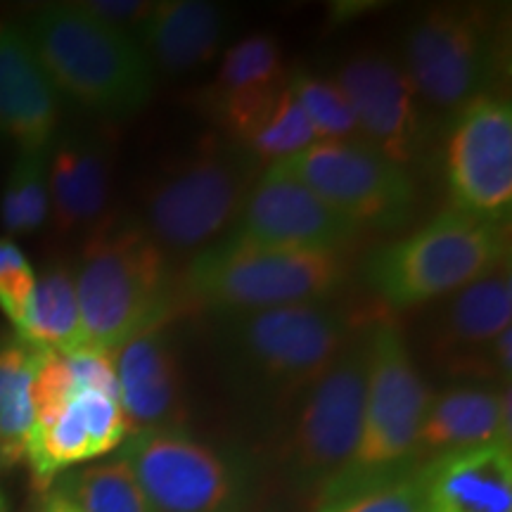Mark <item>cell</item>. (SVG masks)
Segmentation results:
<instances>
[{"label": "cell", "instance_id": "cell-5", "mask_svg": "<svg viewBox=\"0 0 512 512\" xmlns=\"http://www.w3.org/2000/svg\"><path fill=\"white\" fill-rule=\"evenodd\" d=\"M264 166L245 147L207 138L150 178L143 228L169 256H195L233 233Z\"/></svg>", "mask_w": 512, "mask_h": 512}, {"label": "cell", "instance_id": "cell-28", "mask_svg": "<svg viewBox=\"0 0 512 512\" xmlns=\"http://www.w3.org/2000/svg\"><path fill=\"white\" fill-rule=\"evenodd\" d=\"M287 88L304 110L306 119L311 121L316 140H363L361 126L347 95L335 81L306 72V69H294V72H287Z\"/></svg>", "mask_w": 512, "mask_h": 512}, {"label": "cell", "instance_id": "cell-4", "mask_svg": "<svg viewBox=\"0 0 512 512\" xmlns=\"http://www.w3.org/2000/svg\"><path fill=\"white\" fill-rule=\"evenodd\" d=\"M24 31L55 91L86 110L128 117L150 100L155 69L140 43L79 3L43 5Z\"/></svg>", "mask_w": 512, "mask_h": 512}, {"label": "cell", "instance_id": "cell-15", "mask_svg": "<svg viewBox=\"0 0 512 512\" xmlns=\"http://www.w3.org/2000/svg\"><path fill=\"white\" fill-rule=\"evenodd\" d=\"M363 228L332 209L297 178L268 166L249 192L233 233L261 245L349 252Z\"/></svg>", "mask_w": 512, "mask_h": 512}, {"label": "cell", "instance_id": "cell-7", "mask_svg": "<svg viewBox=\"0 0 512 512\" xmlns=\"http://www.w3.org/2000/svg\"><path fill=\"white\" fill-rule=\"evenodd\" d=\"M430 396L399 323L375 320L370 325L361 437L342 475L325 486L323 494L415 470V441Z\"/></svg>", "mask_w": 512, "mask_h": 512}, {"label": "cell", "instance_id": "cell-1", "mask_svg": "<svg viewBox=\"0 0 512 512\" xmlns=\"http://www.w3.org/2000/svg\"><path fill=\"white\" fill-rule=\"evenodd\" d=\"M361 325L332 302L226 316L221 361L235 387L268 403L304 396L332 368Z\"/></svg>", "mask_w": 512, "mask_h": 512}, {"label": "cell", "instance_id": "cell-23", "mask_svg": "<svg viewBox=\"0 0 512 512\" xmlns=\"http://www.w3.org/2000/svg\"><path fill=\"white\" fill-rule=\"evenodd\" d=\"M228 34V15L207 0H164L155 3L138 34L152 69L181 76L202 69L219 55Z\"/></svg>", "mask_w": 512, "mask_h": 512}, {"label": "cell", "instance_id": "cell-22", "mask_svg": "<svg viewBox=\"0 0 512 512\" xmlns=\"http://www.w3.org/2000/svg\"><path fill=\"white\" fill-rule=\"evenodd\" d=\"M425 512H512V448L489 444L418 467Z\"/></svg>", "mask_w": 512, "mask_h": 512}, {"label": "cell", "instance_id": "cell-35", "mask_svg": "<svg viewBox=\"0 0 512 512\" xmlns=\"http://www.w3.org/2000/svg\"><path fill=\"white\" fill-rule=\"evenodd\" d=\"M38 512H46V510H43V505H41V508H38Z\"/></svg>", "mask_w": 512, "mask_h": 512}, {"label": "cell", "instance_id": "cell-11", "mask_svg": "<svg viewBox=\"0 0 512 512\" xmlns=\"http://www.w3.org/2000/svg\"><path fill=\"white\" fill-rule=\"evenodd\" d=\"M510 261L446 297L427 328L432 366L448 377L505 380L512 373Z\"/></svg>", "mask_w": 512, "mask_h": 512}, {"label": "cell", "instance_id": "cell-30", "mask_svg": "<svg viewBox=\"0 0 512 512\" xmlns=\"http://www.w3.org/2000/svg\"><path fill=\"white\" fill-rule=\"evenodd\" d=\"M316 512H425L418 467L320 496Z\"/></svg>", "mask_w": 512, "mask_h": 512}, {"label": "cell", "instance_id": "cell-14", "mask_svg": "<svg viewBox=\"0 0 512 512\" xmlns=\"http://www.w3.org/2000/svg\"><path fill=\"white\" fill-rule=\"evenodd\" d=\"M335 83L347 95L363 140L408 169L420 157L427 131L422 102L401 62L384 53H358L339 67Z\"/></svg>", "mask_w": 512, "mask_h": 512}, {"label": "cell", "instance_id": "cell-25", "mask_svg": "<svg viewBox=\"0 0 512 512\" xmlns=\"http://www.w3.org/2000/svg\"><path fill=\"white\" fill-rule=\"evenodd\" d=\"M38 349L17 335L0 339V467L10 470L27 458L36 413L31 401Z\"/></svg>", "mask_w": 512, "mask_h": 512}, {"label": "cell", "instance_id": "cell-2", "mask_svg": "<svg viewBox=\"0 0 512 512\" xmlns=\"http://www.w3.org/2000/svg\"><path fill=\"white\" fill-rule=\"evenodd\" d=\"M86 344L114 351L181 309L171 259L138 223H100L74 271Z\"/></svg>", "mask_w": 512, "mask_h": 512}, {"label": "cell", "instance_id": "cell-12", "mask_svg": "<svg viewBox=\"0 0 512 512\" xmlns=\"http://www.w3.org/2000/svg\"><path fill=\"white\" fill-rule=\"evenodd\" d=\"M152 512H238V470L219 451L176 430H145L121 444Z\"/></svg>", "mask_w": 512, "mask_h": 512}, {"label": "cell", "instance_id": "cell-19", "mask_svg": "<svg viewBox=\"0 0 512 512\" xmlns=\"http://www.w3.org/2000/svg\"><path fill=\"white\" fill-rule=\"evenodd\" d=\"M119 403L128 437L145 430H176L183 415L181 363L164 328L143 332L114 349Z\"/></svg>", "mask_w": 512, "mask_h": 512}, {"label": "cell", "instance_id": "cell-9", "mask_svg": "<svg viewBox=\"0 0 512 512\" xmlns=\"http://www.w3.org/2000/svg\"><path fill=\"white\" fill-rule=\"evenodd\" d=\"M370 325H361L332 368L302 396L285 444L287 470L304 489H323L342 475L361 437L366 408Z\"/></svg>", "mask_w": 512, "mask_h": 512}, {"label": "cell", "instance_id": "cell-10", "mask_svg": "<svg viewBox=\"0 0 512 512\" xmlns=\"http://www.w3.org/2000/svg\"><path fill=\"white\" fill-rule=\"evenodd\" d=\"M273 169L297 178L358 228H401L418 202L408 169L363 140H318Z\"/></svg>", "mask_w": 512, "mask_h": 512}, {"label": "cell", "instance_id": "cell-34", "mask_svg": "<svg viewBox=\"0 0 512 512\" xmlns=\"http://www.w3.org/2000/svg\"><path fill=\"white\" fill-rule=\"evenodd\" d=\"M0 512H8V501H5L3 491H0Z\"/></svg>", "mask_w": 512, "mask_h": 512}, {"label": "cell", "instance_id": "cell-31", "mask_svg": "<svg viewBox=\"0 0 512 512\" xmlns=\"http://www.w3.org/2000/svg\"><path fill=\"white\" fill-rule=\"evenodd\" d=\"M36 273L27 254L15 240L0 238V311L8 316L15 330L27 318L31 297H34Z\"/></svg>", "mask_w": 512, "mask_h": 512}, {"label": "cell", "instance_id": "cell-8", "mask_svg": "<svg viewBox=\"0 0 512 512\" xmlns=\"http://www.w3.org/2000/svg\"><path fill=\"white\" fill-rule=\"evenodd\" d=\"M401 67L422 105L460 112L479 95L494 93L501 74V38L491 15L477 5L427 8L406 29Z\"/></svg>", "mask_w": 512, "mask_h": 512}, {"label": "cell", "instance_id": "cell-27", "mask_svg": "<svg viewBox=\"0 0 512 512\" xmlns=\"http://www.w3.org/2000/svg\"><path fill=\"white\" fill-rule=\"evenodd\" d=\"M48 219V150L19 152L0 195V223L10 235H29Z\"/></svg>", "mask_w": 512, "mask_h": 512}, {"label": "cell", "instance_id": "cell-17", "mask_svg": "<svg viewBox=\"0 0 512 512\" xmlns=\"http://www.w3.org/2000/svg\"><path fill=\"white\" fill-rule=\"evenodd\" d=\"M128 439V422L117 396L95 389L76 392L50 422L34 425L27 463L38 491H50L67 467L107 456Z\"/></svg>", "mask_w": 512, "mask_h": 512}, {"label": "cell", "instance_id": "cell-32", "mask_svg": "<svg viewBox=\"0 0 512 512\" xmlns=\"http://www.w3.org/2000/svg\"><path fill=\"white\" fill-rule=\"evenodd\" d=\"M79 5L86 12H91L93 17H98L100 22L124 31L136 41L147 17L155 10V3H147V0H88V3Z\"/></svg>", "mask_w": 512, "mask_h": 512}, {"label": "cell", "instance_id": "cell-29", "mask_svg": "<svg viewBox=\"0 0 512 512\" xmlns=\"http://www.w3.org/2000/svg\"><path fill=\"white\" fill-rule=\"evenodd\" d=\"M318 143L316 133H313L311 121L306 119V114L299 102L294 100L290 88H285V93L280 95L278 105L273 107L271 114L254 128L252 136H249L240 147L252 155L261 166H273L283 159H290L299 152Z\"/></svg>", "mask_w": 512, "mask_h": 512}, {"label": "cell", "instance_id": "cell-16", "mask_svg": "<svg viewBox=\"0 0 512 512\" xmlns=\"http://www.w3.org/2000/svg\"><path fill=\"white\" fill-rule=\"evenodd\" d=\"M287 88L283 50L271 34H249L221 57L219 72L202 95V107L242 145L264 121Z\"/></svg>", "mask_w": 512, "mask_h": 512}, {"label": "cell", "instance_id": "cell-6", "mask_svg": "<svg viewBox=\"0 0 512 512\" xmlns=\"http://www.w3.org/2000/svg\"><path fill=\"white\" fill-rule=\"evenodd\" d=\"M508 221L446 209L408 238L387 242L363 264L370 290L394 309L451 297L508 264Z\"/></svg>", "mask_w": 512, "mask_h": 512}, {"label": "cell", "instance_id": "cell-20", "mask_svg": "<svg viewBox=\"0 0 512 512\" xmlns=\"http://www.w3.org/2000/svg\"><path fill=\"white\" fill-rule=\"evenodd\" d=\"M112 188L110 140L69 133L48 147L50 216L60 233L93 230L102 223Z\"/></svg>", "mask_w": 512, "mask_h": 512}, {"label": "cell", "instance_id": "cell-33", "mask_svg": "<svg viewBox=\"0 0 512 512\" xmlns=\"http://www.w3.org/2000/svg\"><path fill=\"white\" fill-rule=\"evenodd\" d=\"M41 505H43V510H46V512H76V510L72 508V505L64 501V498H62L60 494H57L55 489L48 491Z\"/></svg>", "mask_w": 512, "mask_h": 512}, {"label": "cell", "instance_id": "cell-26", "mask_svg": "<svg viewBox=\"0 0 512 512\" xmlns=\"http://www.w3.org/2000/svg\"><path fill=\"white\" fill-rule=\"evenodd\" d=\"M55 491L76 512H152L136 475L119 456L72 472Z\"/></svg>", "mask_w": 512, "mask_h": 512}, {"label": "cell", "instance_id": "cell-24", "mask_svg": "<svg viewBox=\"0 0 512 512\" xmlns=\"http://www.w3.org/2000/svg\"><path fill=\"white\" fill-rule=\"evenodd\" d=\"M15 335L29 347L57 354H72L86 344L72 268L53 266L36 275L27 318Z\"/></svg>", "mask_w": 512, "mask_h": 512}, {"label": "cell", "instance_id": "cell-3", "mask_svg": "<svg viewBox=\"0 0 512 512\" xmlns=\"http://www.w3.org/2000/svg\"><path fill=\"white\" fill-rule=\"evenodd\" d=\"M349 275V252L275 247L226 235L192 256L178 290L185 304L235 316L330 302Z\"/></svg>", "mask_w": 512, "mask_h": 512}, {"label": "cell", "instance_id": "cell-21", "mask_svg": "<svg viewBox=\"0 0 512 512\" xmlns=\"http://www.w3.org/2000/svg\"><path fill=\"white\" fill-rule=\"evenodd\" d=\"M489 444H510V387H453L432 394L422 418L415 463Z\"/></svg>", "mask_w": 512, "mask_h": 512}, {"label": "cell", "instance_id": "cell-18", "mask_svg": "<svg viewBox=\"0 0 512 512\" xmlns=\"http://www.w3.org/2000/svg\"><path fill=\"white\" fill-rule=\"evenodd\" d=\"M60 121V93L19 24L0 19V136L19 152L48 150Z\"/></svg>", "mask_w": 512, "mask_h": 512}, {"label": "cell", "instance_id": "cell-13", "mask_svg": "<svg viewBox=\"0 0 512 512\" xmlns=\"http://www.w3.org/2000/svg\"><path fill=\"white\" fill-rule=\"evenodd\" d=\"M446 185L453 209L508 221L512 204V107L498 93L456 112L446 140Z\"/></svg>", "mask_w": 512, "mask_h": 512}]
</instances>
